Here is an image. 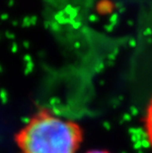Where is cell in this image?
Listing matches in <instances>:
<instances>
[{
	"label": "cell",
	"mask_w": 152,
	"mask_h": 153,
	"mask_svg": "<svg viewBox=\"0 0 152 153\" xmlns=\"http://www.w3.org/2000/svg\"><path fill=\"white\" fill-rule=\"evenodd\" d=\"M143 122H144L145 135H146L147 141L152 148V97L150 98V101L149 103H148L146 111H145Z\"/></svg>",
	"instance_id": "7a4b0ae2"
},
{
	"label": "cell",
	"mask_w": 152,
	"mask_h": 153,
	"mask_svg": "<svg viewBox=\"0 0 152 153\" xmlns=\"http://www.w3.org/2000/svg\"><path fill=\"white\" fill-rule=\"evenodd\" d=\"M87 153H111L107 150H100V149H95V150H91V151H88Z\"/></svg>",
	"instance_id": "3957f363"
},
{
	"label": "cell",
	"mask_w": 152,
	"mask_h": 153,
	"mask_svg": "<svg viewBox=\"0 0 152 153\" xmlns=\"http://www.w3.org/2000/svg\"><path fill=\"white\" fill-rule=\"evenodd\" d=\"M83 141L78 122L48 109L33 115L15 135L18 153H77Z\"/></svg>",
	"instance_id": "6da1fadb"
}]
</instances>
